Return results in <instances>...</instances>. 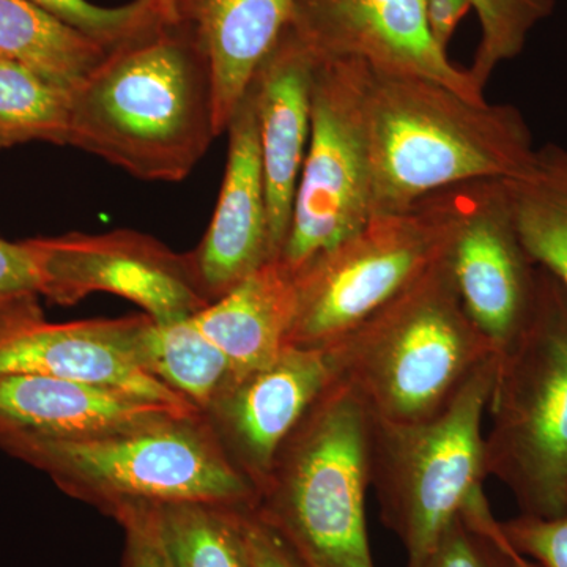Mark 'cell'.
Masks as SVG:
<instances>
[{"mask_svg": "<svg viewBox=\"0 0 567 567\" xmlns=\"http://www.w3.org/2000/svg\"><path fill=\"white\" fill-rule=\"evenodd\" d=\"M216 137L210 65L181 18L112 47L71 92L69 145L141 181H183Z\"/></svg>", "mask_w": 567, "mask_h": 567, "instance_id": "1", "label": "cell"}, {"mask_svg": "<svg viewBox=\"0 0 567 567\" xmlns=\"http://www.w3.org/2000/svg\"><path fill=\"white\" fill-rule=\"evenodd\" d=\"M365 121L372 216L406 212L462 183L520 177L535 158L517 107L472 102L423 78L372 70Z\"/></svg>", "mask_w": 567, "mask_h": 567, "instance_id": "2", "label": "cell"}, {"mask_svg": "<svg viewBox=\"0 0 567 567\" xmlns=\"http://www.w3.org/2000/svg\"><path fill=\"white\" fill-rule=\"evenodd\" d=\"M0 450L110 514L186 502L254 511L259 502L204 416L95 436L40 434L0 416Z\"/></svg>", "mask_w": 567, "mask_h": 567, "instance_id": "3", "label": "cell"}, {"mask_svg": "<svg viewBox=\"0 0 567 567\" xmlns=\"http://www.w3.org/2000/svg\"><path fill=\"white\" fill-rule=\"evenodd\" d=\"M324 352L333 379L394 424L435 415L498 357L466 316L445 257Z\"/></svg>", "mask_w": 567, "mask_h": 567, "instance_id": "4", "label": "cell"}, {"mask_svg": "<svg viewBox=\"0 0 567 567\" xmlns=\"http://www.w3.org/2000/svg\"><path fill=\"white\" fill-rule=\"evenodd\" d=\"M369 442L371 415L333 379L278 451L254 513L305 567H375Z\"/></svg>", "mask_w": 567, "mask_h": 567, "instance_id": "5", "label": "cell"}, {"mask_svg": "<svg viewBox=\"0 0 567 567\" xmlns=\"http://www.w3.org/2000/svg\"><path fill=\"white\" fill-rule=\"evenodd\" d=\"M484 434L487 477L509 488L525 516L567 507V292L539 267L535 311L499 357Z\"/></svg>", "mask_w": 567, "mask_h": 567, "instance_id": "6", "label": "cell"}, {"mask_svg": "<svg viewBox=\"0 0 567 567\" xmlns=\"http://www.w3.org/2000/svg\"><path fill=\"white\" fill-rule=\"evenodd\" d=\"M499 357L470 377L439 413L416 423L371 417V487L409 567H423L486 481L484 417Z\"/></svg>", "mask_w": 567, "mask_h": 567, "instance_id": "7", "label": "cell"}, {"mask_svg": "<svg viewBox=\"0 0 567 567\" xmlns=\"http://www.w3.org/2000/svg\"><path fill=\"white\" fill-rule=\"evenodd\" d=\"M468 183L429 194L406 212L372 216L293 274L297 311L289 346L328 349L443 259Z\"/></svg>", "mask_w": 567, "mask_h": 567, "instance_id": "8", "label": "cell"}, {"mask_svg": "<svg viewBox=\"0 0 567 567\" xmlns=\"http://www.w3.org/2000/svg\"><path fill=\"white\" fill-rule=\"evenodd\" d=\"M371 66L358 59L316 62L311 134L279 262L297 274L363 229L371 213L368 99Z\"/></svg>", "mask_w": 567, "mask_h": 567, "instance_id": "9", "label": "cell"}, {"mask_svg": "<svg viewBox=\"0 0 567 567\" xmlns=\"http://www.w3.org/2000/svg\"><path fill=\"white\" fill-rule=\"evenodd\" d=\"M24 241L35 262L40 297L54 305L112 293L141 306L155 322H174L212 303L193 251L175 252L151 235L122 229Z\"/></svg>", "mask_w": 567, "mask_h": 567, "instance_id": "10", "label": "cell"}, {"mask_svg": "<svg viewBox=\"0 0 567 567\" xmlns=\"http://www.w3.org/2000/svg\"><path fill=\"white\" fill-rule=\"evenodd\" d=\"M445 259L466 316L502 357L532 319L539 276L503 181L466 185L464 210Z\"/></svg>", "mask_w": 567, "mask_h": 567, "instance_id": "11", "label": "cell"}, {"mask_svg": "<svg viewBox=\"0 0 567 567\" xmlns=\"http://www.w3.org/2000/svg\"><path fill=\"white\" fill-rule=\"evenodd\" d=\"M289 29L316 62L358 59L377 73L423 78L486 102L468 70L432 40L425 0H293Z\"/></svg>", "mask_w": 567, "mask_h": 567, "instance_id": "12", "label": "cell"}, {"mask_svg": "<svg viewBox=\"0 0 567 567\" xmlns=\"http://www.w3.org/2000/svg\"><path fill=\"white\" fill-rule=\"evenodd\" d=\"M331 382L324 350L287 346L275 363L237 380L203 416L259 491L284 442Z\"/></svg>", "mask_w": 567, "mask_h": 567, "instance_id": "13", "label": "cell"}, {"mask_svg": "<svg viewBox=\"0 0 567 567\" xmlns=\"http://www.w3.org/2000/svg\"><path fill=\"white\" fill-rule=\"evenodd\" d=\"M136 319L132 316L69 323L41 320L29 324L0 339V375L55 377L199 412L137 363L133 350Z\"/></svg>", "mask_w": 567, "mask_h": 567, "instance_id": "14", "label": "cell"}, {"mask_svg": "<svg viewBox=\"0 0 567 567\" xmlns=\"http://www.w3.org/2000/svg\"><path fill=\"white\" fill-rule=\"evenodd\" d=\"M229 155L221 193L204 240L193 251L210 301L274 262L256 103L248 91L227 126Z\"/></svg>", "mask_w": 567, "mask_h": 567, "instance_id": "15", "label": "cell"}, {"mask_svg": "<svg viewBox=\"0 0 567 567\" xmlns=\"http://www.w3.org/2000/svg\"><path fill=\"white\" fill-rule=\"evenodd\" d=\"M316 59L287 25L251 87L259 125L268 233L274 259L289 235L295 196L311 134V91Z\"/></svg>", "mask_w": 567, "mask_h": 567, "instance_id": "16", "label": "cell"}, {"mask_svg": "<svg viewBox=\"0 0 567 567\" xmlns=\"http://www.w3.org/2000/svg\"><path fill=\"white\" fill-rule=\"evenodd\" d=\"M0 416L40 434L95 436L203 413L73 380L6 374L0 375Z\"/></svg>", "mask_w": 567, "mask_h": 567, "instance_id": "17", "label": "cell"}, {"mask_svg": "<svg viewBox=\"0 0 567 567\" xmlns=\"http://www.w3.org/2000/svg\"><path fill=\"white\" fill-rule=\"evenodd\" d=\"M293 0H177L175 17L193 29L210 65L218 136L292 14Z\"/></svg>", "mask_w": 567, "mask_h": 567, "instance_id": "18", "label": "cell"}, {"mask_svg": "<svg viewBox=\"0 0 567 567\" xmlns=\"http://www.w3.org/2000/svg\"><path fill=\"white\" fill-rule=\"evenodd\" d=\"M295 311V276L274 260L212 301L193 320L229 358L240 380L278 360L289 346Z\"/></svg>", "mask_w": 567, "mask_h": 567, "instance_id": "19", "label": "cell"}, {"mask_svg": "<svg viewBox=\"0 0 567 567\" xmlns=\"http://www.w3.org/2000/svg\"><path fill=\"white\" fill-rule=\"evenodd\" d=\"M137 363L192 402L203 415L238 377L229 358L189 319L155 322L137 316L133 331Z\"/></svg>", "mask_w": 567, "mask_h": 567, "instance_id": "20", "label": "cell"}, {"mask_svg": "<svg viewBox=\"0 0 567 567\" xmlns=\"http://www.w3.org/2000/svg\"><path fill=\"white\" fill-rule=\"evenodd\" d=\"M110 50L29 0H0V58L28 66L70 93Z\"/></svg>", "mask_w": 567, "mask_h": 567, "instance_id": "21", "label": "cell"}, {"mask_svg": "<svg viewBox=\"0 0 567 567\" xmlns=\"http://www.w3.org/2000/svg\"><path fill=\"white\" fill-rule=\"evenodd\" d=\"M503 183L529 256L567 292V147L536 148L532 166Z\"/></svg>", "mask_w": 567, "mask_h": 567, "instance_id": "22", "label": "cell"}, {"mask_svg": "<svg viewBox=\"0 0 567 567\" xmlns=\"http://www.w3.org/2000/svg\"><path fill=\"white\" fill-rule=\"evenodd\" d=\"M173 567H251L246 517L212 503L144 506Z\"/></svg>", "mask_w": 567, "mask_h": 567, "instance_id": "23", "label": "cell"}, {"mask_svg": "<svg viewBox=\"0 0 567 567\" xmlns=\"http://www.w3.org/2000/svg\"><path fill=\"white\" fill-rule=\"evenodd\" d=\"M71 93L0 58V148L43 141L69 145Z\"/></svg>", "mask_w": 567, "mask_h": 567, "instance_id": "24", "label": "cell"}, {"mask_svg": "<svg viewBox=\"0 0 567 567\" xmlns=\"http://www.w3.org/2000/svg\"><path fill=\"white\" fill-rule=\"evenodd\" d=\"M481 39L468 73L480 91L502 63L513 61L536 25L551 17L555 0H472Z\"/></svg>", "mask_w": 567, "mask_h": 567, "instance_id": "25", "label": "cell"}, {"mask_svg": "<svg viewBox=\"0 0 567 567\" xmlns=\"http://www.w3.org/2000/svg\"><path fill=\"white\" fill-rule=\"evenodd\" d=\"M423 567H516L484 491L450 525Z\"/></svg>", "mask_w": 567, "mask_h": 567, "instance_id": "26", "label": "cell"}, {"mask_svg": "<svg viewBox=\"0 0 567 567\" xmlns=\"http://www.w3.org/2000/svg\"><path fill=\"white\" fill-rule=\"evenodd\" d=\"M39 275L25 241L0 238V339L41 322Z\"/></svg>", "mask_w": 567, "mask_h": 567, "instance_id": "27", "label": "cell"}, {"mask_svg": "<svg viewBox=\"0 0 567 567\" xmlns=\"http://www.w3.org/2000/svg\"><path fill=\"white\" fill-rule=\"evenodd\" d=\"M73 28L112 48L159 17L153 0H133L126 6L99 7L89 0H29Z\"/></svg>", "mask_w": 567, "mask_h": 567, "instance_id": "28", "label": "cell"}, {"mask_svg": "<svg viewBox=\"0 0 567 567\" xmlns=\"http://www.w3.org/2000/svg\"><path fill=\"white\" fill-rule=\"evenodd\" d=\"M507 543L540 567H567V507L561 516H520L502 522Z\"/></svg>", "mask_w": 567, "mask_h": 567, "instance_id": "29", "label": "cell"}, {"mask_svg": "<svg viewBox=\"0 0 567 567\" xmlns=\"http://www.w3.org/2000/svg\"><path fill=\"white\" fill-rule=\"evenodd\" d=\"M112 516L125 528V567H173L144 506L123 507Z\"/></svg>", "mask_w": 567, "mask_h": 567, "instance_id": "30", "label": "cell"}, {"mask_svg": "<svg viewBox=\"0 0 567 567\" xmlns=\"http://www.w3.org/2000/svg\"><path fill=\"white\" fill-rule=\"evenodd\" d=\"M251 567H305L275 529L251 511L246 517Z\"/></svg>", "mask_w": 567, "mask_h": 567, "instance_id": "31", "label": "cell"}, {"mask_svg": "<svg viewBox=\"0 0 567 567\" xmlns=\"http://www.w3.org/2000/svg\"><path fill=\"white\" fill-rule=\"evenodd\" d=\"M472 10V0H425V21L440 50L446 52L458 24Z\"/></svg>", "mask_w": 567, "mask_h": 567, "instance_id": "32", "label": "cell"}, {"mask_svg": "<svg viewBox=\"0 0 567 567\" xmlns=\"http://www.w3.org/2000/svg\"><path fill=\"white\" fill-rule=\"evenodd\" d=\"M155 9L162 14L164 20H177L175 17V7H177V0H153Z\"/></svg>", "mask_w": 567, "mask_h": 567, "instance_id": "33", "label": "cell"}, {"mask_svg": "<svg viewBox=\"0 0 567 567\" xmlns=\"http://www.w3.org/2000/svg\"><path fill=\"white\" fill-rule=\"evenodd\" d=\"M511 555H513L514 565H516V567H540L537 565V563L533 561V559L524 557V555H520L517 550H514L513 546H511Z\"/></svg>", "mask_w": 567, "mask_h": 567, "instance_id": "34", "label": "cell"}]
</instances>
